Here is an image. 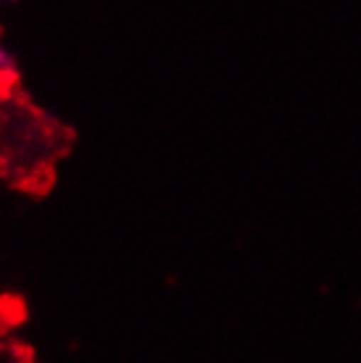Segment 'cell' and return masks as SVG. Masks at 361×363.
I'll return each mask as SVG.
<instances>
[{"mask_svg": "<svg viewBox=\"0 0 361 363\" xmlns=\"http://www.w3.org/2000/svg\"><path fill=\"white\" fill-rule=\"evenodd\" d=\"M14 72H16V55L0 40V74H14Z\"/></svg>", "mask_w": 361, "mask_h": 363, "instance_id": "6da1fadb", "label": "cell"}]
</instances>
